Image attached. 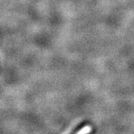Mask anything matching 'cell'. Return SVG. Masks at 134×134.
I'll use <instances>...</instances> for the list:
<instances>
[{"mask_svg": "<svg viewBox=\"0 0 134 134\" xmlns=\"http://www.w3.org/2000/svg\"><path fill=\"white\" fill-rule=\"evenodd\" d=\"M91 131V126H86L83 129H82L79 132H78L76 134H88Z\"/></svg>", "mask_w": 134, "mask_h": 134, "instance_id": "6da1fadb", "label": "cell"}]
</instances>
